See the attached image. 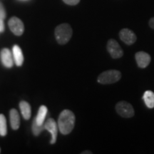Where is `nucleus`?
I'll return each instance as SVG.
<instances>
[{
  "label": "nucleus",
  "instance_id": "nucleus-5",
  "mask_svg": "<svg viewBox=\"0 0 154 154\" xmlns=\"http://www.w3.org/2000/svg\"><path fill=\"white\" fill-rule=\"evenodd\" d=\"M116 111L120 116L123 118L129 119L134 116V109L130 103L126 101H121L116 103L115 106Z\"/></svg>",
  "mask_w": 154,
  "mask_h": 154
},
{
  "label": "nucleus",
  "instance_id": "nucleus-1",
  "mask_svg": "<svg viewBox=\"0 0 154 154\" xmlns=\"http://www.w3.org/2000/svg\"><path fill=\"white\" fill-rule=\"evenodd\" d=\"M58 128L63 135L69 134L74 129L75 125V115L72 111H61L58 119Z\"/></svg>",
  "mask_w": 154,
  "mask_h": 154
},
{
  "label": "nucleus",
  "instance_id": "nucleus-17",
  "mask_svg": "<svg viewBox=\"0 0 154 154\" xmlns=\"http://www.w3.org/2000/svg\"><path fill=\"white\" fill-rule=\"evenodd\" d=\"M6 11H5V7H4V6L2 5V3L0 2V18L5 19L6 18Z\"/></svg>",
  "mask_w": 154,
  "mask_h": 154
},
{
  "label": "nucleus",
  "instance_id": "nucleus-15",
  "mask_svg": "<svg viewBox=\"0 0 154 154\" xmlns=\"http://www.w3.org/2000/svg\"><path fill=\"white\" fill-rule=\"evenodd\" d=\"M19 108H20L21 113H22V116L24 117L25 120H29L30 119L31 115H32V110H31V106L27 102L21 101L19 103Z\"/></svg>",
  "mask_w": 154,
  "mask_h": 154
},
{
  "label": "nucleus",
  "instance_id": "nucleus-21",
  "mask_svg": "<svg viewBox=\"0 0 154 154\" xmlns=\"http://www.w3.org/2000/svg\"><path fill=\"white\" fill-rule=\"evenodd\" d=\"M92 153H93L90 151H84L82 152V154H92Z\"/></svg>",
  "mask_w": 154,
  "mask_h": 154
},
{
  "label": "nucleus",
  "instance_id": "nucleus-7",
  "mask_svg": "<svg viewBox=\"0 0 154 154\" xmlns=\"http://www.w3.org/2000/svg\"><path fill=\"white\" fill-rule=\"evenodd\" d=\"M9 27L12 33L16 36H21L24 33V26L23 22L18 17H14L9 20L8 22Z\"/></svg>",
  "mask_w": 154,
  "mask_h": 154
},
{
  "label": "nucleus",
  "instance_id": "nucleus-9",
  "mask_svg": "<svg viewBox=\"0 0 154 154\" xmlns=\"http://www.w3.org/2000/svg\"><path fill=\"white\" fill-rule=\"evenodd\" d=\"M136 63L140 69H145L150 64L151 61V58L150 54L145 51H138L135 54Z\"/></svg>",
  "mask_w": 154,
  "mask_h": 154
},
{
  "label": "nucleus",
  "instance_id": "nucleus-22",
  "mask_svg": "<svg viewBox=\"0 0 154 154\" xmlns=\"http://www.w3.org/2000/svg\"><path fill=\"white\" fill-rule=\"evenodd\" d=\"M19 1H20V2H27V1H29V0H19Z\"/></svg>",
  "mask_w": 154,
  "mask_h": 154
},
{
  "label": "nucleus",
  "instance_id": "nucleus-23",
  "mask_svg": "<svg viewBox=\"0 0 154 154\" xmlns=\"http://www.w3.org/2000/svg\"><path fill=\"white\" fill-rule=\"evenodd\" d=\"M0 32H2V30H1V28H0Z\"/></svg>",
  "mask_w": 154,
  "mask_h": 154
},
{
  "label": "nucleus",
  "instance_id": "nucleus-3",
  "mask_svg": "<svg viewBox=\"0 0 154 154\" xmlns=\"http://www.w3.org/2000/svg\"><path fill=\"white\" fill-rule=\"evenodd\" d=\"M55 37L59 44H66L69 42L73 34V30L69 24H61L55 29Z\"/></svg>",
  "mask_w": 154,
  "mask_h": 154
},
{
  "label": "nucleus",
  "instance_id": "nucleus-12",
  "mask_svg": "<svg viewBox=\"0 0 154 154\" xmlns=\"http://www.w3.org/2000/svg\"><path fill=\"white\" fill-rule=\"evenodd\" d=\"M9 117H10V124L11 128L14 130H17L20 126V118L19 114L16 109H11L9 113Z\"/></svg>",
  "mask_w": 154,
  "mask_h": 154
},
{
  "label": "nucleus",
  "instance_id": "nucleus-6",
  "mask_svg": "<svg viewBox=\"0 0 154 154\" xmlns=\"http://www.w3.org/2000/svg\"><path fill=\"white\" fill-rule=\"evenodd\" d=\"M106 49L108 52L113 59H120L124 56V51L121 49L118 42L113 38H110L107 42Z\"/></svg>",
  "mask_w": 154,
  "mask_h": 154
},
{
  "label": "nucleus",
  "instance_id": "nucleus-14",
  "mask_svg": "<svg viewBox=\"0 0 154 154\" xmlns=\"http://www.w3.org/2000/svg\"><path fill=\"white\" fill-rule=\"evenodd\" d=\"M144 103L146 106L149 109H153L154 108V92L151 90H147L144 92L143 97Z\"/></svg>",
  "mask_w": 154,
  "mask_h": 154
},
{
  "label": "nucleus",
  "instance_id": "nucleus-13",
  "mask_svg": "<svg viewBox=\"0 0 154 154\" xmlns=\"http://www.w3.org/2000/svg\"><path fill=\"white\" fill-rule=\"evenodd\" d=\"M47 112L48 109L45 106H42L39 108L37 115H36V118L34 119V122H35L38 126H41V125L44 124V121H45L46 117H47Z\"/></svg>",
  "mask_w": 154,
  "mask_h": 154
},
{
  "label": "nucleus",
  "instance_id": "nucleus-20",
  "mask_svg": "<svg viewBox=\"0 0 154 154\" xmlns=\"http://www.w3.org/2000/svg\"><path fill=\"white\" fill-rule=\"evenodd\" d=\"M0 28H1L2 32L5 31V24H4V19L0 18Z\"/></svg>",
  "mask_w": 154,
  "mask_h": 154
},
{
  "label": "nucleus",
  "instance_id": "nucleus-19",
  "mask_svg": "<svg viewBox=\"0 0 154 154\" xmlns=\"http://www.w3.org/2000/svg\"><path fill=\"white\" fill-rule=\"evenodd\" d=\"M149 25L150 27H151V29H154V17H152V18L149 20Z\"/></svg>",
  "mask_w": 154,
  "mask_h": 154
},
{
  "label": "nucleus",
  "instance_id": "nucleus-16",
  "mask_svg": "<svg viewBox=\"0 0 154 154\" xmlns=\"http://www.w3.org/2000/svg\"><path fill=\"white\" fill-rule=\"evenodd\" d=\"M7 134V120L3 114H0V136H5Z\"/></svg>",
  "mask_w": 154,
  "mask_h": 154
},
{
  "label": "nucleus",
  "instance_id": "nucleus-4",
  "mask_svg": "<svg viewBox=\"0 0 154 154\" xmlns=\"http://www.w3.org/2000/svg\"><path fill=\"white\" fill-rule=\"evenodd\" d=\"M121 79V73L118 70L110 69L99 75L97 82L101 84H111L118 82Z\"/></svg>",
  "mask_w": 154,
  "mask_h": 154
},
{
  "label": "nucleus",
  "instance_id": "nucleus-11",
  "mask_svg": "<svg viewBox=\"0 0 154 154\" xmlns=\"http://www.w3.org/2000/svg\"><path fill=\"white\" fill-rule=\"evenodd\" d=\"M12 56L14 59V62L17 66H22L24 63V56L22 49L18 45H14L12 48Z\"/></svg>",
  "mask_w": 154,
  "mask_h": 154
},
{
  "label": "nucleus",
  "instance_id": "nucleus-18",
  "mask_svg": "<svg viewBox=\"0 0 154 154\" xmlns=\"http://www.w3.org/2000/svg\"><path fill=\"white\" fill-rule=\"evenodd\" d=\"M63 2L68 5L74 6L78 5L79 3L80 0H63Z\"/></svg>",
  "mask_w": 154,
  "mask_h": 154
},
{
  "label": "nucleus",
  "instance_id": "nucleus-8",
  "mask_svg": "<svg viewBox=\"0 0 154 154\" xmlns=\"http://www.w3.org/2000/svg\"><path fill=\"white\" fill-rule=\"evenodd\" d=\"M119 37L121 41L127 45H132L137 40V36L136 34L132 30L127 28L122 29L119 32Z\"/></svg>",
  "mask_w": 154,
  "mask_h": 154
},
{
  "label": "nucleus",
  "instance_id": "nucleus-2",
  "mask_svg": "<svg viewBox=\"0 0 154 154\" xmlns=\"http://www.w3.org/2000/svg\"><path fill=\"white\" fill-rule=\"evenodd\" d=\"M58 125L54 119L49 118L41 126H38L37 124L33 121L32 124V131L35 136H38L44 130H47L51 134V138L50 140V143L54 144L56 143L57 138V132H58Z\"/></svg>",
  "mask_w": 154,
  "mask_h": 154
},
{
  "label": "nucleus",
  "instance_id": "nucleus-10",
  "mask_svg": "<svg viewBox=\"0 0 154 154\" xmlns=\"http://www.w3.org/2000/svg\"><path fill=\"white\" fill-rule=\"evenodd\" d=\"M0 58L2 64L7 68H11L14 65V59L11 51L7 48H5L1 51Z\"/></svg>",
  "mask_w": 154,
  "mask_h": 154
}]
</instances>
